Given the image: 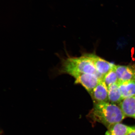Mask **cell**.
Returning a JSON list of instances; mask_svg holds the SVG:
<instances>
[{
	"instance_id": "obj_1",
	"label": "cell",
	"mask_w": 135,
	"mask_h": 135,
	"mask_svg": "<svg viewBox=\"0 0 135 135\" xmlns=\"http://www.w3.org/2000/svg\"><path fill=\"white\" fill-rule=\"evenodd\" d=\"M55 55L60 59V62L50 70V78L63 74L72 76L76 73H85L94 74L100 80H103V76L97 71L92 62L84 54L79 57H64L58 53Z\"/></svg>"
},
{
	"instance_id": "obj_2",
	"label": "cell",
	"mask_w": 135,
	"mask_h": 135,
	"mask_svg": "<svg viewBox=\"0 0 135 135\" xmlns=\"http://www.w3.org/2000/svg\"><path fill=\"white\" fill-rule=\"evenodd\" d=\"M87 117L93 123H101L107 128L121 123L126 117L119 105L109 102L94 104Z\"/></svg>"
},
{
	"instance_id": "obj_3",
	"label": "cell",
	"mask_w": 135,
	"mask_h": 135,
	"mask_svg": "<svg viewBox=\"0 0 135 135\" xmlns=\"http://www.w3.org/2000/svg\"><path fill=\"white\" fill-rule=\"evenodd\" d=\"M72 76L75 79V83L80 84L89 94L102 80L95 75L89 73H77Z\"/></svg>"
},
{
	"instance_id": "obj_4",
	"label": "cell",
	"mask_w": 135,
	"mask_h": 135,
	"mask_svg": "<svg viewBox=\"0 0 135 135\" xmlns=\"http://www.w3.org/2000/svg\"><path fill=\"white\" fill-rule=\"evenodd\" d=\"M92 62L96 70L104 77L113 68L115 65L92 53L84 54Z\"/></svg>"
},
{
	"instance_id": "obj_5",
	"label": "cell",
	"mask_w": 135,
	"mask_h": 135,
	"mask_svg": "<svg viewBox=\"0 0 135 135\" xmlns=\"http://www.w3.org/2000/svg\"><path fill=\"white\" fill-rule=\"evenodd\" d=\"M89 94L93 101L94 104L109 102L108 88L103 80L100 81Z\"/></svg>"
},
{
	"instance_id": "obj_6",
	"label": "cell",
	"mask_w": 135,
	"mask_h": 135,
	"mask_svg": "<svg viewBox=\"0 0 135 135\" xmlns=\"http://www.w3.org/2000/svg\"><path fill=\"white\" fill-rule=\"evenodd\" d=\"M114 68L119 82L135 81V67L133 66L115 65Z\"/></svg>"
},
{
	"instance_id": "obj_7",
	"label": "cell",
	"mask_w": 135,
	"mask_h": 135,
	"mask_svg": "<svg viewBox=\"0 0 135 135\" xmlns=\"http://www.w3.org/2000/svg\"><path fill=\"white\" fill-rule=\"evenodd\" d=\"M107 129L105 135H128L135 131V126H128L118 123L109 126Z\"/></svg>"
},
{
	"instance_id": "obj_8",
	"label": "cell",
	"mask_w": 135,
	"mask_h": 135,
	"mask_svg": "<svg viewBox=\"0 0 135 135\" xmlns=\"http://www.w3.org/2000/svg\"><path fill=\"white\" fill-rule=\"evenodd\" d=\"M118 105L126 117L135 119V96L123 99Z\"/></svg>"
},
{
	"instance_id": "obj_9",
	"label": "cell",
	"mask_w": 135,
	"mask_h": 135,
	"mask_svg": "<svg viewBox=\"0 0 135 135\" xmlns=\"http://www.w3.org/2000/svg\"><path fill=\"white\" fill-rule=\"evenodd\" d=\"M123 99L135 96V81L118 82Z\"/></svg>"
},
{
	"instance_id": "obj_10",
	"label": "cell",
	"mask_w": 135,
	"mask_h": 135,
	"mask_svg": "<svg viewBox=\"0 0 135 135\" xmlns=\"http://www.w3.org/2000/svg\"><path fill=\"white\" fill-rule=\"evenodd\" d=\"M108 90L109 102L119 105L123 99L118 83L112 84Z\"/></svg>"
},
{
	"instance_id": "obj_11",
	"label": "cell",
	"mask_w": 135,
	"mask_h": 135,
	"mask_svg": "<svg viewBox=\"0 0 135 135\" xmlns=\"http://www.w3.org/2000/svg\"><path fill=\"white\" fill-rule=\"evenodd\" d=\"M114 66L112 70L104 76L103 79V81L108 88L113 84L119 82L117 74L114 70Z\"/></svg>"
},
{
	"instance_id": "obj_12",
	"label": "cell",
	"mask_w": 135,
	"mask_h": 135,
	"mask_svg": "<svg viewBox=\"0 0 135 135\" xmlns=\"http://www.w3.org/2000/svg\"><path fill=\"white\" fill-rule=\"evenodd\" d=\"M128 135H135V131L132 132Z\"/></svg>"
}]
</instances>
